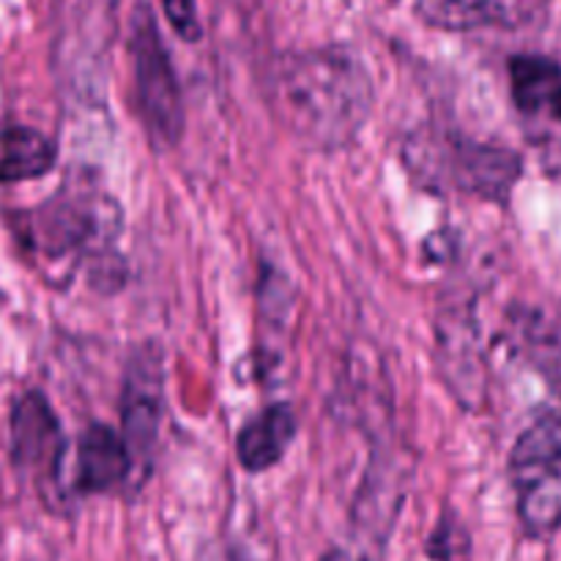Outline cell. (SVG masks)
<instances>
[{
	"label": "cell",
	"mask_w": 561,
	"mask_h": 561,
	"mask_svg": "<svg viewBox=\"0 0 561 561\" xmlns=\"http://www.w3.org/2000/svg\"><path fill=\"white\" fill-rule=\"evenodd\" d=\"M266 99L279 124L316 151L354 142L373 107V82L348 49H310L277 58Z\"/></svg>",
	"instance_id": "6da1fadb"
},
{
	"label": "cell",
	"mask_w": 561,
	"mask_h": 561,
	"mask_svg": "<svg viewBox=\"0 0 561 561\" xmlns=\"http://www.w3.org/2000/svg\"><path fill=\"white\" fill-rule=\"evenodd\" d=\"M403 159L414 181L427 190H455L493 203L507 201L520 175V157L510 148L485 146L436 126L411 135Z\"/></svg>",
	"instance_id": "7a4b0ae2"
},
{
	"label": "cell",
	"mask_w": 561,
	"mask_h": 561,
	"mask_svg": "<svg viewBox=\"0 0 561 561\" xmlns=\"http://www.w3.org/2000/svg\"><path fill=\"white\" fill-rule=\"evenodd\" d=\"M20 225V239L44 261L58 263L104 250L118 233L121 211L113 197L77 184L27 211Z\"/></svg>",
	"instance_id": "3957f363"
},
{
	"label": "cell",
	"mask_w": 561,
	"mask_h": 561,
	"mask_svg": "<svg viewBox=\"0 0 561 561\" xmlns=\"http://www.w3.org/2000/svg\"><path fill=\"white\" fill-rule=\"evenodd\" d=\"M510 482L526 535L546 540L561 529V414L537 416L510 455Z\"/></svg>",
	"instance_id": "277c9868"
},
{
	"label": "cell",
	"mask_w": 561,
	"mask_h": 561,
	"mask_svg": "<svg viewBox=\"0 0 561 561\" xmlns=\"http://www.w3.org/2000/svg\"><path fill=\"white\" fill-rule=\"evenodd\" d=\"M129 55L135 71V110L142 129L159 151L173 148L184 135V99L162 33L146 5H137L131 16Z\"/></svg>",
	"instance_id": "5b68a950"
},
{
	"label": "cell",
	"mask_w": 561,
	"mask_h": 561,
	"mask_svg": "<svg viewBox=\"0 0 561 561\" xmlns=\"http://www.w3.org/2000/svg\"><path fill=\"white\" fill-rule=\"evenodd\" d=\"M64 433L42 392H25L11 411V455L22 471L38 480H58L64 466Z\"/></svg>",
	"instance_id": "8992f818"
},
{
	"label": "cell",
	"mask_w": 561,
	"mask_h": 561,
	"mask_svg": "<svg viewBox=\"0 0 561 561\" xmlns=\"http://www.w3.org/2000/svg\"><path fill=\"white\" fill-rule=\"evenodd\" d=\"M159 420H162V365L159 356L142 351L126 370L124 400H121V425H124L121 436L135 463L146 466L151 458L159 438Z\"/></svg>",
	"instance_id": "52a82bcc"
},
{
	"label": "cell",
	"mask_w": 561,
	"mask_h": 561,
	"mask_svg": "<svg viewBox=\"0 0 561 561\" xmlns=\"http://www.w3.org/2000/svg\"><path fill=\"white\" fill-rule=\"evenodd\" d=\"M131 466L135 460L121 433L107 425H88L77 444L75 491L82 496L118 491L129 480Z\"/></svg>",
	"instance_id": "ba28073f"
},
{
	"label": "cell",
	"mask_w": 561,
	"mask_h": 561,
	"mask_svg": "<svg viewBox=\"0 0 561 561\" xmlns=\"http://www.w3.org/2000/svg\"><path fill=\"white\" fill-rule=\"evenodd\" d=\"M296 427H299V422H296L294 409L288 403L268 405L263 414H257L255 420L241 427L239 438H236L239 463L252 474L274 469L296 438Z\"/></svg>",
	"instance_id": "9c48e42d"
},
{
	"label": "cell",
	"mask_w": 561,
	"mask_h": 561,
	"mask_svg": "<svg viewBox=\"0 0 561 561\" xmlns=\"http://www.w3.org/2000/svg\"><path fill=\"white\" fill-rule=\"evenodd\" d=\"M55 159L58 148L44 131L0 121V184L47 175L55 168Z\"/></svg>",
	"instance_id": "30bf717a"
},
{
	"label": "cell",
	"mask_w": 561,
	"mask_h": 561,
	"mask_svg": "<svg viewBox=\"0 0 561 561\" xmlns=\"http://www.w3.org/2000/svg\"><path fill=\"white\" fill-rule=\"evenodd\" d=\"M420 14L447 31L518 25L529 14V0H420Z\"/></svg>",
	"instance_id": "8fae6325"
},
{
	"label": "cell",
	"mask_w": 561,
	"mask_h": 561,
	"mask_svg": "<svg viewBox=\"0 0 561 561\" xmlns=\"http://www.w3.org/2000/svg\"><path fill=\"white\" fill-rule=\"evenodd\" d=\"M510 80H513V99L520 113L535 115L548 110V102L561 80V66L542 55H515L510 60Z\"/></svg>",
	"instance_id": "7c38bea8"
},
{
	"label": "cell",
	"mask_w": 561,
	"mask_h": 561,
	"mask_svg": "<svg viewBox=\"0 0 561 561\" xmlns=\"http://www.w3.org/2000/svg\"><path fill=\"white\" fill-rule=\"evenodd\" d=\"M168 14L170 25L184 42H197L203 33L201 16H197V0H159Z\"/></svg>",
	"instance_id": "4fadbf2b"
},
{
	"label": "cell",
	"mask_w": 561,
	"mask_h": 561,
	"mask_svg": "<svg viewBox=\"0 0 561 561\" xmlns=\"http://www.w3.org/2000/svg\"><path fill=\"white\" fill-rule=\"evenodd\" d=\"M548 110H551V115H553V118L561 121V80H559L557 91H553L551 102H548Z\"/></svg>",
	"instance_id": "5bb4252c"
},
{
	"label": "cell",
	"mask_w": 561,
	"mask_h": 561,
	"mask_svg": "<svg viewBox=\"0 0 561 561\" xmlns=\"http://www.w3.org/2000/svg\"><path fill=\"white\" fill-rule=\"evenodd\" d=\"M321 561H351L348 557H345V553L343 551H329L327 553V557H323Z\"/></svg>",
	"instance_id": "9a60e30c"
}]
</instances>
